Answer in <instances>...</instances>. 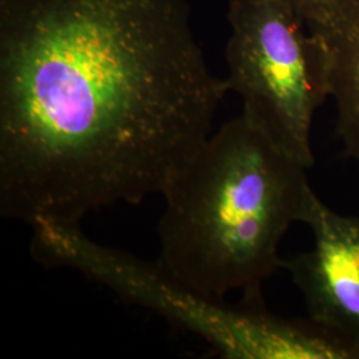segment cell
Masks as SVG:
<instances>
[{
  "label": "cell",
  "mask_w": 359,
  "mask_h": 359,
  "mask_svg": "<svg viewBox=\"0 0 359 359\" xmlns=\"http://www.w3.org/2000/svg\"><path fill=\"white\" fill-rule=\"evenodd\" d=\"M231 90L187 0H0V213L29 226L161 194Z\"/></svg>",
  "instance_id": "1"
},
{
  "label": "cell",
  "mask_w": 359,
  "mask_h": 359,
  "mask_svg": "<svg viewBox=\"0 0 359 359\" xmlns=\"http://www.w3.org/2000/svg\"><path fill=\"white\" fill-rule=\"evenodd\" d=\"M308 168L243 114L212 133L169 181L158 262L203 294L262 306L264 283L283 268V236L313 189Z\"/></svg>",
  "instance_id": "2"
},
{
  "label": "cell",
  "mask_w": 359,
  "mask_h": 359,
  "mask_svg": "<svg viewBox=\"0 0 359 359\" xmlns=\"http://www.w3.org/2000/svg\"><path fill=\"white\" fill-rule=\"evenodd\" d=\"M32 226L31 253L47 266L77 270L126 302L148 309L198 335L228 359H344L346 351L311 322L290 321L262 306L228 305L203 294L164 268L108 248L80 224L40 219Z\"/></svg>",
  "instance_id": "3"
},
{
  "label": "cell",
  "mask_w": 359,
  "mask_h": 359,
  "mask_svg": "<svg viewBox=\"0 0 359 359\" xmlns=\"http://www.w3.org/2000/svg\"><path fill=\"white\" fill-rule=\"evenodd\" d=\"M225 57L243 115L285 154L314 165L311 126L330 99L321 40L277 0H231Z\"/></svg>",
  "instance_id": "4"
},
{
  "label": "cell",
  "mask_w": 359,
  "mask_h": 359,
  "mask_svg": "<svg viewBox=\"0 0 359 359\" xmlns=\"http://www.w3.org/2000/svg\"><path fill=\"white\" fill-rule=\"evenodd\" d=\"M299 222L311 231L313 246L285 259L283 269L309 321L359 359V217L335 212L311 189Z\"/></svg>",
  "instance_id": "5"
},
{
  "label": "cell",
  "mask_w": 359,
  "mask_h": 359,
  "mask_svg": "<svg viewBox=\"0 0 359 359\" xmlns=\"http://www.w3.org/2000/svg\"><path fill=\"white\" fill-rule=\"evenodd\" d=\"M306 28L321 40L326 55L338 137L345 154L359 163V0H337Z\"/></svg>",
  "instance_id": "6"
},
{
  "label": "cell",
  "mask_w": 359,
  "mask_h": 359,
  "mask_svg": "<svg viewBox=\"0 0 359 359\" xmlns=\"http://www.w3.org/2000/svg\"><path fill=\"white\" fill-rule=\"evenodd\" d=\"M289 8L295 16L304 22L305 26H309L322 16H325L327 11L334 6L337 0H277Z\"/></svg>",
  "instance_id": "7"
}]
</instances>
